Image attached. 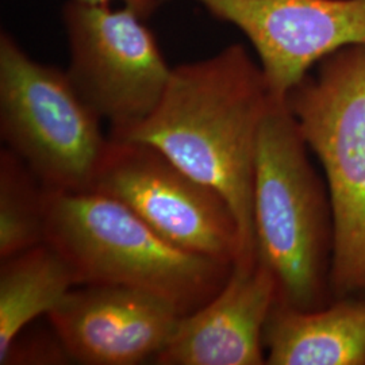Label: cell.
I'll return each mask as SVG.
<instances>
[{
    "label": "cell",
    "mask_w": 365,
    "mask_h": 365,
    "mask_svg": "<svg viewBox=\"0 0 365 365\" xmlns=\"http://www.w3.org/2000/svg\"><path fill=\"white\" fill-rule=\"evenodd\" d=\"M242 45L172 68L156 108L143 122L110 138L149 145L197 182L226 199L240 226L242 260L257 262L253 180L261 123L274 102Z\"/></svg>",
    "instance_id": "6da1fadb"
},
{
    "label": "cell",
    "mask_w": 365,
    "mask_h": 365,
    "mask_svg": "<svg viewBox=\"0 0 365 365\" xmlns=\"http://www.w3.org/2000/svg\"><path fill=\"white\" fill-rule=\"evenodd\" d=\"M45 212V242L66 257L78 286L141 289L187 315L212 299L235 268L173 245L98 191L46 190Z\"/></svg>",
    "instance_id": "7a4b0ae2"
},
{
    "label": "cell",
    "mask_w": 365,
    "mask_h": 365,
    "mask_svg": "<svg viewBox=\"0 0 365 365\" xmlns=\"http://www.w3.org/2000/svg\"><path fill=\"white\" fill-rule=\"evenodd\" d=\"M286 101L274 99L261 123L253 180L257 261L274 274L277 302L317 310L333 300L334 229L327 187Z\"/></svg>",
    "instance_id": "3957f363"
},
{
    "label": "cell",
    "mask_w": 365,
    "mask_h": 365,
    "mask_svg": "<svg viewBox=\"0 0 365 365\" xmlns=\"http://www.w3.org/2000/svg\"><path fill=\"white\" fill-rule=\"evenodd\" d=\"M327 178L334 244L333 300L365 297V45L319 63L286 96Z\"/></svg>",
    "instance_id": "277c9868"
},
{
    "label": "cell",
    "mask_w": 365,
    "mask_h": 365,
    "mask_svg": "<svg viewBox=\"0 0 365 365\" xmlns=\"http://www.w3.org/2000/svg\"><path fill=\"white\" fill-rule=\"evenodd\" d=\"M66 71L0 36V135L51 191L91 190L110 138Z\"/></svg>",
    "instance_id": "5b68a950"
},
{
    "label": "cell",
    "mask_w": 365,
    "mask_h": 365,
    "mask_svg": "<svg viewBox=\"0 0 365 365\" xmlns=\"http://www.w3.org/2000/svg\"><path fill=\"white\" fill-rule=\"evenodd\" d=\"M63 19L69 41L66 73L87 105L110 123L111 134L149 117L172 68L146 18L125 4L69 0Z\"/></svg>",
    "instance_id": "8992f818"
},
{
    "label": "cell",
    "mask_w": 365,
    "mask_h": 365,
    "mask_svg": "<svg viewBox=\"0 0 365 365\" xmlns=\"http://www.w3.org/2000/svg\"><path fill=\"white\" fill-rule=\"evenodd\" d=\"M91 190L117 199L179 248L232 267L242 260L226 199L149 145L110 138Z\"/></svg>",
    "instance_id": "52a82bcc"
},
{
    "label": "cell",
    "mask_w": 365,
    "mask_h": 365,
    "mask_svg": "<svg viewBox=\"0 0 365 365\" xmlns=\"http://www.w3.org/2000/svg\"><path fill=\"white\" fill-rule=\"evenodd\" d=\"M250 41L272 96L288 92L317 63L365 45V0H194Z\"/></svg>",
    "instance_id": "ba28073f"
},
{
    "label": "cell",
    "mask_w": 365,
    "mask_h": 365,
    "mask_svg": "<svg viewBox=\"0 0 365 365\" xmlns=\"http://www.w3.org/2000/svg\"><path fill=\"white\" fill-rule=\"evenodd\" d=\"M182 315L170 302L119 286L72 288L46 315L69 360L135 365L156 359Z\"/></svg>",
    "instance_id": "9c48e42d"
},
{
    "label": "cell",
    "mask_w": 365,
    "mask_h": 365,
    "mask_svg": "<svg viewBox=\"0 0 365 365\" xmlns=\"http://www.w3.org/2000/svg\"><path fill=\"white\" fill-rule=\"evenodd\" d=\"M276 300L277 284L265 265H235L212 299L182 315L156 364H265L264 329Z\"/></svg>",
    "instance_id": "30bf717a"
},
{
    "label": "cell",
    "mask_w": 365,
    "mask_h": 365,
    "mask_svg": "<svg viewBox=\"0 0 365 365\" xmlns=\"http://www.w3.org/2000/svg\"><path fill=\"white\" fill-rule=\"evenodd\" d=\"M265 364L365 365V297L298 310L276 300L264 329Z\"/></svg>",
    "instance_id": "8fae6325"
},
{
    "label": "cell",
    "mask_w": 365,
    "mask_h": 365,
    "mask_svg": "<svg viewBox=\"0 0 365 365\" xmlns=\"http://www.w3.org/2000/svg\"><path fill=\"white\" fill-rule=\"evenodd\" d=\"M78 286L66 257L48 242L19 252L0 264V363L24 329L48 315Z\"/></svg>",
    "instance_id": "7c38bea8"
},
{
    "label": "cell",
    "mask_w": 365,
    "mask_h": 365,
    "mask_svg": "<svg viewBox=\"0 0 365 365\" xmlns=\"http://www.w3.org/2000/svg\"><path fill=\"white\" fill-rule=\"evenodd\" d=\"M46 188L11 150L0 152V259L45 242Z\"/></svg>",
    "instance_id": "4fadbf2b"
},
{
    "label": "cell",
    "mask_w": 365,
    "mask_h": 365,
    "mask_svg": "<svg viewBox=\"0 0 365 365\" xmlns=\"http://www.w3.org/2000/svg\"><path fill=\"white\" fill-rule=\"evenodd\" d=\"M86 3H93V4H114L120 3L125 6H129L135 11L141 14L144 18H148L153 13L158 6V0H80Z\"/></svg>",
    "instance_id": "5bb4252c"
}]
</instances>
